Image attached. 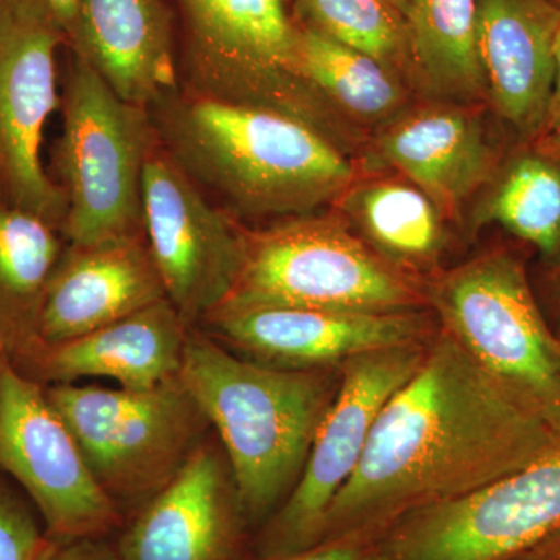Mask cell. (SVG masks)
<instances>
[{"mask_svg":"<svg viewBox=\"0 0 560 560\" xmlns=\"http://www.w3.org/2000/svg\"><path fill=\"white\" fill-rule=\"evenodd\" d=\"M559 442L560 408L490 374L440 327L375 420L318 544L370 539L408 512L523 469Z\"/></svg>","mask_w":560,"mask_h":560,"instance_id":"obj_1","label":"cell"},{"mask_svg":"<svg viewBox=\"0 0 560 560\" xmlns=\"http://www.w3.org/2000/svg\"><path fill=\"white\" fill-rule=\"evenodd\" d=\"M149 113L183 171L245 215H307L345 195L355 175L331 140L276 110L178 88Z\"/></svg>","mask_w":560,"mask_h":560,"instance_id":"obj_2","label":"cell"},{"mask_svg":"<svg viewBox=\"0 0 560 560\" xmlns=\"http://www.w3.org/2000/svg\"><path fill=\"white\" fill-rule=\"evenodd\" d=\"M179 378L219 436L243 517H264L300 480L340 371L268 366L191 327Z\"/></svg>","mask_w":560,"mask_h":560,"instance_id":"obj_3","label":"cell"},{"mask_svg":"<svg viewBox=\"0 0 560 560\" xmlns=\"http://www.w3.org/2000/svg\"><path fill=\"white\" fill-rule=\"evenodd\" d=\"M184 90L285 114L346 149L348 120L308 80L287 0H175Z\"/></svg>","mask_w":560,"mask_h":560,"instance_id":"obj_4","label":"cell"},{"mask_svg":"<svg viewBox=\"0 0 560 560\" xmlns=\"http://www.w3.org/2000/svg\"><path fill=\"white\" fill-rule=\"evenodd\" d=\"M254 305L405 312L427 300L410 272L364 245L341 220L307 213L246 231L241 278L219 308Z\"/></svg>","mask_w":560,"mask_h":560,"instance_id":"obj_5","label":"cell"},{"mask_svg":"<svg viewBox=\"0 0 560 560\" xmlns=\"http://www.w3.org/2000/svg\"><path fill=\"white\" fill-rule=\"evenodd\" d=\"M57 164L68 201L62 234L72 245L143 232L142 180L158 143L149 109L119 97L70 51Z\"/></svg>","mask_w":560,"mask_h":560,"instance_id":"obj_6","label":"cell"},{"mask_svg":"<svg viewBox=\"0 0 560 560\" xmlns=\"http://www.w3.org/2000/svg\"><path fill=\"white\" fill-rule=\"evenodd\" d=\"M46 393L119 508L156 495L212 434L179 377L143 390L60 383Z\"/></svg>","mask_w":560,"mask_h":560,"instance_id":"obj_7","label":"cell"},{"mask_svg":"<svg viewBox=\"0 0 560 560\" xmlns=\"http://www.w3.org/2000/svg\"><path fill=\"white\" fill-rule=\"evenodd\" d=\"M423 289L441 329L480 366L560 408V341L541 316L521 261L495 250L442 272Z\"/></svg>","mask_w":560,"mask_h":560,"instance_id":"obj_8","label":"cell"},{"mask_svg":"<svg viewBox=\"0 0 560 560\" xmlns=\"http://www.w3.org/2000/svg\"><path fill=\"white\" fill-rule=\"evenodd\" d=\"M560 528V442L523 469L401 515L361 560H511Z\"/></svg>","mask_w":560,"mask_h":560,"instance_id":"obj_9","label":"cell"},{"mask_svg":"<svg viewBox=\"0 0 560 560\" xmlns=\"http://www.w3.org/2000/svg\"><path fill=\"white\" fill-rule=\"evenodd\" d=\"M429 342L363 353L338 368L337 394L300 480L265 530L261 551L267 558H287L318 545L326 512L359 466L375 420L419 370Z\"/></svg>","mask_w":560,"mask_h":560,"instance_id":"obj_10","label":"cell"},{"mask_svg":"<svg viewBox=\"0 0 560 560\" xmlns=\"http://www.w3.org/2000/svg\"><path fill=\"white\" fill-rule=\"evenodd\" d=\"M0 469L38 508L51 539L103 537L120 508L92 474L46 389L0 353Z\"/></svg>","mask_w":560,"mask_h":560,"instance_id":"obj_11","label":"cell"},{"mask_svg":"<svg viewBox=\"0 0 560 560\" xmlns=\"http://www.w3.org/2000/svg\"><path fill=\"white\" fill-rule=\"evenodd\" d=\"M142 212L143 235L167 300L187 326L198 327L241 278L246 231L210 205L160 139L143 171Z\"/></svg>","mask_w":560,"mask_h":560,"instance_id":"obj_12","label":"cell"},{"mask_svg":"<svg viewBox=\"0 0 560 560\" xmlns=\"http://www.w3.org/2000/svg\"><path fill=\"white\" fill-rule=\"evenodd\" d=\"M46 18L22 0H0V186L10 205L62 230L68 201L43 167L44 130L58 106L57 50Z\"/></svg>","mask_w":560,"mask_h":560,"instance_id":"obj_13","label":"cell"},{"mask_svg":"<svg viewBox=\"0 0 560 560\" xmlns=\"http://www.w3.org/2000/svg\"><path fill=\"white\" fill-rule=\"evenodd\" d=\"M202 324L228 349L285 370H338L363 353L430 341L440 329L422 308L352 312L283 305L219 308Z\"/></svg>","mask_w":560,"mask_h":560,"instance_id":"obj_14","label":"cell"},{"mask_svg":"<svg viewBox=\"0 0 560 560\" xmlns=\"http://www.w3.org/2000/svg\"><path fill=\"white\" fill-rule=\"evenodd\" d=\"M243 517L234 475L212 434L156 495L119 544L120 560H228Z\"/></svg>","mask_w":560,"mask_h":560,"instance_id":"obj_15","label":"cell"},{"mask_svg":"<svg viewBox=\"0 0 560 560\" xmlns=\"http://www.w3.org/2000/svg\"><path fill=\"white\" fill-rule=\"evenodd\" d=\"M164 300L143 232L92 245L70 243L44 291L35 346L72 340Z\"/></svg>","mask_w":560,"mask_h":560,"instance_id":"obj_16","label":"cell"},{"mask_svg":"<svg viewBox=\"0 0 560 560\" xmlns=\"http://www.w3.org/2000/svg\"><path fill=\"white\" fill-rule=\"evenodd\" d=\"M190 329L164 300L72 340L35 346L13 363L54 385L97 377L124 389H151L179 377Z\"/></svg>","mask_w":560,"mask_h":560,"instance_id":"obj_17","label":"cell"},{"mask_svg":"<svg viewBox=\"0 0 560 560\" xmlns=\"http://www.w3.org/2000/svg\"><path fill=\"white\" fill-rule=\"evenodd\" d=\"M560 0H478V50L497 110L518 131L547 124Z\"/></svg>","mask_w":560,"mask_h":560,"instance_id":"obj_18","label":"cell"},{"mask_svg":"<svg viewBox=\"0 0 560 560\" xmlns=\"http://www.w3.org/2000/svg\"><path fill=\"white\" fill-rule=\"evenodd\" d=\"M175 16L165 0H81L73 54L124 101L150 109L178 90Z\"/></svg>","mask_w":560,"mask_h":560,"instance_id":"obj_19","label":"cell"},{"mask_svg":"<svg viewBox=\"0 0 560 560\" xmlns=\"http://www.w3.org/2000/svg\"><path fill=\"white\" fill-rule=\"evenodd\" d=\"M377 156L444 212L458 210L493 165L480 119L448 106L419 110L390 127L378 139Z\"/></svg>","mask_w":560,"mask_h":560,"instance_id":"obj_20","label":"cell"},{"mask_svg":"<svg viewBox=\"0 0 560 560\" xmlns=\"http://www.w3.org/2000/svg\"><path fill=\"white\" fill-rule=\"evenodd\" d=\"M58 228L0 201V348L11 360L35 346L44 291L62 254Z\"/></svg>","mask_w":560,"mask_h":560,"instance_id":"obj_21","label":"cell"},{"mask_svg":"<svg viewBox=\"0 0 560 560\" xmlns=\"http://www.w3.org/2000/svg\"><path fill=\"white\" fill-rule=\"evenodd\" d=\"M405 18L427 86L455 98L488 90L478 50V0H408Z\"/></svg>","mask_w":560,"mask_h":560,"instance_id":"obj_22","label":"cell"},{"mask_svg":"<svg viewBox=\"0 0 560 560\" xmlns=\"http://www.w3.org/2000/svg\"><path fill=\"white\" fill-rule=\"evenodd\" d=\"M346 208L390 264L420 270L438 259L444 232L438 206L415 184L372 180L346 197Z\"/></svg>","mask_w":560,"mask_h":560,"instance_id":"obj_23","label":"cell"},{"mask_svg":"<svg viewBox=\"0 0 560 560\" xmlns=\"http://www.w3.org/2000/svg\"><path fill=\"white\" fill-rule=\"evenodd\" d=\"M301 57L308 80L345 117L382 120L404 105V88L388 66L304 25Z\"/></svg>","mask_w":560,"mask_h":560,"instance_id":"obj_24","label":"cell"},{"mask_svg":"<svg viewBox=\"0 0 560 560\" xmlns=\"http://www.w3.org/2000/svg\"><path fill=\"white\" fill-rule=\"evenodd\" d=\"M481 221H497L547 256L560 250V167L539 154L517 158L490 191Z\"/></svg>","mask_w":560,"mask_h":560,"instance_id":"obj_25","label":"cell"},{"mask_svg":"<svg viewBox=\"0 0 560 560\" xmlns=\"http://www.w3.org/2000/svg\"><path fill=\"white\" fill-rule=\"evenodd\" d=\"M304 27L388 66L410 49L404 14L383 0H294Z\"/></svg>","mask_w":560,"mask_h":560,"instance_id":"obj_26","label":"cell"},{"mask_svg":"<svg viewBox=\"0 0 560 560\" xmlns=\"http://www.w3.org/2000/svg\"><path fill=\"white\" fill-rule=\"evenodd\" d=\"M44 540L31 511L0 486V560H36Z\"/></svg>","mask_w":560,"mask_h":560,"instance_id":"obj_27","label":"cell"},{"mask_svg":"<svg viewBox=\"0 0 560 560\" xmlns=\"http://www.w3.org/2000/svg\"><path fill=\"white\" fill-rule=\"evenodd\" d=\"M36 560H120L119 552L103 540V537L80 539H51L46 536Z\"/></svg>","mask_w":560,"mask_h":560,"instance_id":"obj_28","label":"cell"},{"mask_svg":"<svg viewBox=\"0 0 560 560\" xmlns=\"http://www.w3.org/2000/svg\"><path fill=\"white\" fill-rule=\"evenodd\" d=\"M65 36L66 47L73 49L80 33L81 0H22Z\"/></svg>","mask_w":560,"mask_h":560,"instance_id":"obj_29","label":"cell"},{"mask_svg":"<svg viewBox=\"0 0 560 560\" xmlns=\"http://www.w3.org/2000/svg\"><path fill=\"white\" fill-rule=\"evenodd\" d=\"M363 545L364 539L342 537V539L320 541L308 550L276 560H361Z\"/></svg>","mask_w":560,"mask_h":560,"instance_id":"obj_30","label":"cell"},{"mask_svg":"<svg viewBox=\"0 0 560 560\" xmlns=\"http://www.w3.org/2000/svg\"><path fill=\"white\" fill-rule=\"evenodd\" d=\"M511 560H560V528Z\"/></svg>","mask_w":560,"mask_h":560,"instance_id":"obj_31","label":"cell"},{"mask_svg":"<svg viewBox=\"0 0 560 560\" xmlns=\"http://www.w3.org/2000/svg\"><path fill=\"white\" fill-rule=\"evenodd\" d=\"M555 57H556L555 90H552L550 109H548L547 124H545V125H547V127H550L552 121L558 120L560 117V22H559L558 33H556Z\"/></svg>","mask_w":560,"mask_h":560,"instance_id":"obj_32","label":"cell"},{"mask_svg":"<svg viewBox=\"0 0 560 560\" xmlns=\"http://www.w3.org/2000/svg\"><path fill=\"white\" fill-rule=\"evenodd\" d=\"M383 2L389 3L393 9L400 11L405 16V11H407L408 0H383Z\"/></svg>","mask_w":560,"mask_h":560,"instance_id":"obj_33","label":"cell"},{"mask_svg":"<svg viewBox=\"0 0 560 560\" xmlns=\"http://www.w3.org/2000/svg\"><path fill=\"white\" fill-rule=\"evenodd\" d=\"M548 128H550L552 136H555L556 142H558L560 145V117L558 120L552 121Z\"/></svg>","mask_w":560,"mask_h":560,"instance_id":"obj_34","label":"cell"},{"mask_svg":"<svg viewBox=\"0 0 560 560\" xmlns=\"http://www.w3.org/2000/svg\"><path fill=\"white\" fill-rule=\"evenodd\" d=\"M2 352H3V350H2V348H0V353H2Z\"/></svg>","mask_w":560,"mask_h":560,"instance_id":"obj_35","label":"cell"}]
</instances>
